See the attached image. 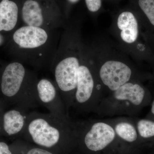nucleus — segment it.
I'll list each match as a JSON object with an SVG mask.
<instances>
[{
	"mask_svg": "<svg viewBox=\"0 0 154 154\" xmlns=\"http://www.w3.org/2000/svg\"><path fill=\"white\" fill-rule=\"evenodd\" d=\"M38 79L33 71L17 61L6 65L1 75L0 87L2 93L14 99L19 108L28 110L40 106L36 94Z\"/></svg>",
	"mask_w": 154,
	"mask_h": 154,
	"instance_id": "6",
	"label": "nucleus"
},
{
	"mask_svg": "<svg viewBox=\"0 0 154 154\" xmlns=\"http://www.w3.org/2000/svg\"><path fill=\"white\" fill-rule=\"evenodd\" d=\"M89 48L97 75L106 94L132 80L143 82L152 79V75L138 69L130 57L116 42L99 38Z\"/></svg>",
	"mask_w": 154,
	"mask_h": 154,
	"instance_id": "2",
	"label": "nucleus"
},
{
	"mask_svg": "<svg viewBox=\"0 0 154 154\" xmlns=\"http://www.w3.org/2000/svg\"><path fill=\"white\" fill-rule=\"evenodd\" d=\"M134 118V117H133ZM140 139L148 140L154 138V120L145 118H134Z\"/></svg>",
	"mask_w": 154,
	"mask_h": 154,
	"instance_id": "16",
	"label": "nucleus"
},
{
	"mask_svg": "<svg viewBox=\"0 0 154 154\" xmlns=\"http://www.w3.org/2000/svg\"><path fill=\"white\" fill-rule=\"evenodd\" d=\"M57 30L22 25L5 47L14 60L36 69L50 68L60 38Z\"/></svg>",
	"mask_w": 154,
	"mask_h": 154,
	"instance_id": "3",
	"label": "nucleus"
},
{
	"mask_svg": "<svg viewBox=\"0 0 154 154\" xmlns=\"http://www.w3.org/2000/svg\"><path fill=\"white\" fill-rule=\"evenodd\" d=\"M130 8L136 15L144 39L154 54V0H135Z\"/></svg>",
	"mask_w": 154,
	"mask_h": 154,
	"instance_id": "12",
	"label": "nucleus"
},
{
	"mask_svg": "<svg viewBox=\"0 0 154 154\" xmlns=\"http://www.w3.org/2000/svg\"><path fill=\"white\" fill-rule=\"evenodd\" d=\"M50 68L66 107L73 106L79 68L86 45L80 23L66 22Z\"/></svg>",
	"mask_w": 154,
	"mask_h": 154,
	"instance_id": "1",
	"label": "nucleus"
},
{
	"mask_svg": "<svg viewBox=\"0 0 154 154\" xmlns=\"http://www.w3.org/2000/svg\"><path fill=\"white\" fill-rule=\"evenodd\" d=\"M45 10L37 0H26L21 9L22 25L51 30L64 27L67 22L60 14Z\"/></svg>",
	"mask_w": 154,
	"mask_h": 154,
	"instance_id": "10",
	"label": "nucleus"
},
{
	"mask_svg": "<svg viewBox=\"0 0 154 154\" xmlns=\"http://www.w3.org/2000/svg\"><path fill=\"white\" fill-rule=\"evenodd\" d=\"M0 154H12L8 146L4 142H0Z\"/></svg>",
	"mask_w": 154,
	"mask_h": 154,
	"instance_id": "20",
	"label": "nucleus"
},
{
	"mask_svg": "<svg viewBox=\"0 0 154 154\" xmlns=\"http://www.w3.org/2000/svg\"><path fill=\"white\" fill-rule=\"evenodd\" d=\"M11 34H5L0 32V47L5 45L8 41Z\"/></svg>",
	"mask_w": 154,
	"mask_h": 154,
	"instance_id": "19",
	"label": "nucleus"
},
{
	"mask_svg": "<svg viewBox=\"0 0 154 154\" xmlns=\"http://www.w3.org/2000/svg\"><path fill=\"white\" fill-rule=\"evenodd\" d=\"M85 2L87 9L93 14L98 13L102 8V0H85Z\"/></svg>",
	"mask_w": 154,
	"mask_h": 154,
	"instance_id": "17",
	"label": "nucleus"
},
{
	"mask_svg": "<svg viewBox=\"0 0 154 154\" xmlns=\"http://www.w3.org/2000/svg\"><path fill=\"white\" fill-rule=\"evenodd\" d=\"M76 124L77 138L81 139L90 151L105 150L119 139L107 119L77 122Z\"/></svg>",
	"mask_w": 154,
	"mask_h": 154,
	"instance_id": "9",
	"label": "nucleus"
},
{
	"mask_svg": "<svg viewBox=\"0 0 154 154\" xmlns=\"http://www.w3.org/2000/svg\"><path fill=\"white\" fill-rule=\"evenodd\" d=\"M28 110L22 108L9 110L2 118L3 131L9 136L22 134L27 122Z\"/></svg>",
	"mask_w": 154,
	"mask_h": 154,
	"instance_id": "14",
	"label": "nucleus"
},
{
	"mask_svg": "<svg viewBox=\"0 0 154 154\" xmlns=\"http://www.w3.org/2000/svg\"><path fill=\"white\" fill-rule=\"evenodd\" d=\"M110 31L116 44L137 61L154 63V54L144 39L137 17L131 8L119 11L113 19Z\"/></svg>",
	"mask_w": 154,
	"mask_h": 154,
	"instance_id": "7",
	"label": "nucleus"
},
{
	"mask_svg": "<svg viewBox=\"0 0 154 154\" xmlns=\"http://www.w3.org/2000/svg\"><path fill=\"white\" fill-rule=\"evenodd\" d=\"M152 75L153 79L154 80V70L153 72V74H152Z\"/></svg>",
	"mask_w": 154,
	"mask_h": 154,
	"instance_id": "23",
	"label": "nucleus"
},
{
	"mask_svg": "<svg viewBox=\"0 0 154 154\" xmlns=\"http://www.w3.org/2000/svg\"><path fill=\"white\" fill-rule=\"evenodd\" d=\"M150 106V109L146 117L154 120V99H152Z\"/></svg>",
	"mask_w": 154,
	"mask_h": 154,
	"instance_id": "21",
	"label": "nucleus"
},
{
	"mask_svg": "<svg viewBox=\"0 0 154 154\" xmlns=\"http://www.w3.org/2000/svg\"><path fill=\"white\" fill-rule=\"evenodd\" d=\"M69 3L71 4H75L80 1V0H67Z\"/></svg>",
	"mask_w": 154,
	"mask_h": 154,
	"instance_id": "22",
	"label": "nucleus"
},
{
	"mask_svg": "<svg viewBox=\"0 0 154 154\" xmlns=\"http://www.w3.org/2000/svg\"><path fill=\"white\" fill-rule=\"evenodd\" d=\"M21 14L19 6L13 0L0 1V32L11 34L20 27Z\"/></svg>",
	"mask_w": 154,
	"mask_h": 154,
	"instance_id": "13",
	"label": "nucleus"
},
{
	"mask_svg": "<svg viewBox=\"0 0 154 154\" xmlns=\"http://www.w3.org/2000/svg\"><path fill=\"white\" fill-rule=\"evenodd\" d=\"M26 154H54L45 149L33 148L28 150Z\"/></svg>",
	"mask_w": 154,
	"mask_h": 154,
	"instance_id": "18",
	"label": "nucleus"
},
{
	"mask_svg": "<svg viewBox=\"0 0 154 154\" xmlns=\"http://www.w3.org/2000/svg\"><path fill=\"white\" fill-rule=\"evenodd\" d=\"M36 94L40 106H44L49 113L63 116H69L68 112L54 81L47 78L38 79Z\"/></svg>",
	"mask_w": 154,
	"mask_h": 154,
	"instance_id": "11",
	"label": "nucleus"
},
{
	"mask_svg": "<svg viewBox=\"0 0 154 154\" xmlns=\"http://www.w3.org/2000/svg\"><path fill=\"white\" fill-rule=\"evenodd\" d=\"M107 120L112 125L120 140L133 143L140 139L133 117L121 116L108 119Z\"/></svg>",
	"mask_w": 154,
	"mask_h": 154,
	"instance_id": "15",
	"label": "nucleus"
},
{
	"mask_svg": "<svg viewBox=\"0 0 154 154\" xmlns=\"http://www.w3.org/2000/svg\"><path fill=\"white\" fill-rule=\"evenodd\" d=\"M109 1H110V0H109ZM110 1H116V0H110Z\"/></svg>",
	"mask_w": 154,
	"mask_h": 154,
	"instance_id": "24",
	"label": "nucleus"
},
{
	"mask_svg": "<svg viewBox=\"0 0 154 154\" xmlns=\"http://www.w3.org/2000/svg\"><path fill=\"white\" fill-rule=\"evenodd\" d=\"M22 134L36 144L51 149L63 141L77 138L76 122L69 116L33 111L28 113Z\"/></svg>",
	"mask_w": 154,
	"mask_h": 154,
	"instance_id": "4",
	"label": "nucleus"
},
{
	"mask_svg": "<svg viewBox=\"0 0 154 154\" xmlns=\"http://www.w3.org/2000/svg\"><path fill=\"white\" fill-rule=\"evenodd\" d=\"M105 94L97 75L89 46L86 45L78 72L73 107L81 112L95 113Z\"/></svg>",
	"mask_w": 154,
	"mask_h": 154,
	"instance_id": "8",
	"label": "nucleus"
},
{
	"mask_svg": "<svg viewBox=\"0 0 154 154\" xmlns=\"http://www.w3.org/2000/svg\"><path fill=\"white\" fill-rule=\"evenodd\" d=\"M152 100L151 93L142 82L132 80L105 96L95 113L102 116L133 117L150 105Z\"/></svg>",
	"mask_w": 154,
	"mask_h": 154,
	"instance_id": "5",
	"label": "nucleus"
}]
</instances>
